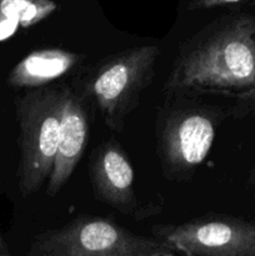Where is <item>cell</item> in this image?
Here are the masks:
<instances>
[{
  "instance_id": "7",
  "label": "cell",
  "mask_w": 255,
  "mask_h": 256,
  "mask_svg": "<svg viewBox=\"0 0 255 256\" xmlns=\"http://www.w3.org/2000/svg\"><path fill=\"white\" fill-rule=\"evenodd\" d=\"M94 196L126 215L138 210L135 172L126 152L118 142H105L92 152L89 168Z\"/></svg>"
},
{
  "instance_id": "5",
  "label": "cell",
  "mask_w": 255,
  "mask_h": 256,
  "mask_svg": "<svg viewBox=\"0 0 255 256\" xmlns=\"http://www.w3.org/2000/svg\"><path fill=\"white\" fill-rule=\"evenodd\" d=\"M224 112L209 105L165 108L156 124L158 155L166 179L188 180L210 152Z\"/></svg>"
},
{
  "instance_id": "6",
  "label": "cell",
  "mask_w": 255,
  "mask_h": 256,
  "mask_svg": "<svg viewBox=\"0 0 255 256\" xmlns=\"http://www.w3.org/2000/svg\"><path fill=\"white\" fill-rule=\"evenodd\" d=\"M152 236L189 256H255V222L225 214H205L182 224H158Z\"/></svg>"
},
{
  "instance_id": "10",
  "label": "cell",
  "mask_w": 255,
  "mask_h": 256,
  "mask_svg": "<svg viewBox=\"0 0 255 256\" xmlns=\"http://www.w3.org/2000/svg\"><path fill=\"white\" fill-rule=\"evenodd\" d=\"M56 9L54 0H0V20L15 22L20 28H32Z\"/></svg>"
},
{
  "instance_id": "8",
  "label": "cell",
  "mask_w": 255,
  "mask_h": 256,
  "mask_svg": "<svg viewBox=\"0 0 255 256\" xmlns=\"http://www.w3.org/2000/svg\"><path fill=\"white\" fill-rule=\"evenodd\" d=\"M89 115L84 102L70 88L62 89L58 150L52 174L48 179L46 194L54 198L72 178L89 142Z\"/></svg>"
},
{
  "instance_id": "2",
  "label": "cell",
  "mask_w": 255,
  "mask_h": 256,
  "mask_svg": "<svg viewBox=\"0 0 255 256\" xmlns=\"http://www.w3.org/2000/svg\"><path fill=\"white\" fill-rule=\"evenodd\" d=\"M159 55L158 45L130 48L100 60L82 75V95L96 106L109 129H124L125 120L154 78Z\"/></svg>"
},
{
  "instance_id": "3",
  "label": "cell",
  "mask_w": 255,
  "mask_h": 256,
  "mask_svg": "<svg viewBox=\"0 0 255 256\" xmlns=\"http://www.w3.org/2000/svg\"><path fill=\"white\" fill-rule=\"evenodd\" d=\"M164 240L135 234L112 219L82 215L36 235L29 256H175Z\"/></svg>"
},
{
  "instance_id": "9",
  "label": "cell",
  "mask_w": 255,
  "mask_h": 256,
  "mask_svg": "<svg viewBox=\"0 0 255 256\" xmlns=\"http://www.w3.org/2000/svg\"><path fill=\"white\" fill-rule=\"evenodd\" d=\"M84 55L62 49H42L22 58L8 75L12 89H36L64 76L82 62Z\"/></svg>"
},
{
  "instance_id": "11",
  "label": "cell",
  "mask_w": 255,
  "mask_h": 256,
  "mask_svg": "<svg viewBox=\"0 0 255 256\" xmlns=\"http://www.w3.org/2000/svg\"><path fill=\"white\" fill-rule=\"evenodd\" d=\"M255 115V89L245 92V94L236 96L234 106L232 108V116L234 119H244L246 116H254ZM249 186L255 185V164L252 165V172L248 176Z\"/></svg>"
},
{
  "instance_id": "12",
  "label": "cell",
  "mask_w": 255,
  "mask_h": 256,
  "mask_svg": "<svg viewBox=\"0 0 255 256\" xmlns=\"http://www.w3.org/2000/svg\"><path fill=\"white\" fill-rule=\"evenodd\" d=\"M242 2V0H189V2H188V10L189 12H194V10L212 9V8L235 4V2Z\"/></svg>"
},
{
  "instance_id": "13",
  "label": "cell",
  "mask_w": 255,
  "mask_h": 256,
  "mask_svg": "<svg viewBox=\"0 0 255 256\" xmlns=\"http://www.w3.org/2000/svg\"><path fill=\"white\" fill-rule=\"evenodd\" d=\"M10 255V250L8 248L6 242L2 239L0 236V256H9Z\"/></svg>"
},
{
  "instance_id": "4",
  "label": "cell",
  "mask_w": 255,
  "mask_h": 256,
  "mask_svg": "<svg viewBox=\"0 0 255 256\" xmlns=\"http://www.w3.org/2000/svg\"><path fill=\"white\" fill-rule=\"evenodd\" d=\"M62 89L45 85L28 90L15 99L20 146L18 189L24 198L35 194L52 174L58 150Z\"/></svg>"
},
{
  "instance_id": "1",
  "label": "cell",
  "mask_w": 255,
  "mask_h": 256,
  "mask_svg": "<svg viewBox=\"0 0 255 256\" xmlns=\"http://www.w3.org/2000/svg\"><path fill=\"white\" fill-rule=\"evenodd\" d=\"M255 89V16L216 19L182 42L162 92L169 99L195 94H245Z\"/></svg>"
}]
</instances>
